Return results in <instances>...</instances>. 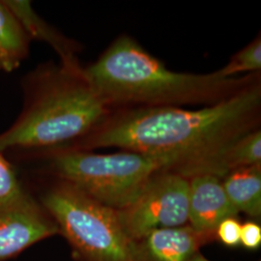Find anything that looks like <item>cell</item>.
I'll return each instance as SVG.
<instances>
[{"instance_id":"6da1fadb","label":"cell","mask_w":261,"mask_h":261,"mask_svg":"<svg viewBox=\"0 0 261 261\" xmlns=\"http://www.w3.org/2000/svg\"><path fill=\"white\" fill-rule=\"evenodd\" d=\"M260 101V88L249 85L199 110L141 108L103 123L81 146L116 147L159 157L170 171L188 159L252 130Z\"/></svg>"},{"instance_id":"7a4b0ae2","label":"cell","mask_w":261,"mask_h":261,"mask_svg":"<svg viewBox=\"0 0 261 261\" xmlns=\"http://www.w3.org/2000/svg\"><path fill=\"white\" fill-rule=\"evenodd\" d=\"M18 119L0 134V152L38 154L64 147L99 129L109 105L87 82L82 68H38L24 80Z\"/></svg>"},{"instance_id":"3957f363","label":"cell","mask_w":261,"mask_h":261,"mask_svg":"<svg viewBox=\"0 0 261 261\" xmlns=\"http://www.w3.org/2000/svg\"><path fill=\"white\" fill-rule=\"evenodd\" d=\"M84 75L109 106L213 105L249 86L244 79H223L216 72L200 75L170 71L128 36L117 38L96 62L84 69Z\"/></svg>"},{"instance_id":"277c9868","label":"cell","mask_w":261,"mask_h":261,"mask_svg":"<svg viewBox=\"0 0 261 261\" xmlns=\"http://www.w3.org/2000/svg\"><path fill=\"white\" fill-rule=\"evenodd\" d=\"M41 204L82 261H133V240L118 211L59 180L41 197Z\"/></svg>"},{"instance_id":"5b68a950","label":"cell","mask_w":261,"mask_h":261,"mask_svg":"<svg viewBox=\"0 0 261 261\" xmlns=\"http://www.w3.org/2000/svg\"><path fill=\"white\" fill-rule=\"evenodd\" d=\"M50 167L59 180L116 211L130 205L150 179L167 169L163 159L127 150L112 154L61 151L54 155Z\"/></svg>"},{"instance_id":"8992f818","label":"cell","mask_w":261,"mask_h":261,"mask_svg":"<svg viewBox=\"0 0 261 261\" xmlns=\"http://www.w3.org/2000/svg\"><path fill=\"white\" fill-rule=\"evenodd\" d=\"M125 232L138 240L151 231L189 223V179L161 171L150 179L140 196L118 211Z\"/></svg>"},{"instance_id":"52a82bcc","label":"cell","mask_w":261,"mask_h":261,"mask_svg":"<svg viewBox=\"0 0 261 261\" xmlns=\"http://www.w3.org/2000/svg\"><path fill=\"white\" fill-rule=\"evenodd\" d=\"M59 233L45 208L28 193L0 207V261L8 260L29 247Z\"/></svg>"},{"instance_id":"ba28073f","label":"cell","mask_w":261,"mask_h":261,"mask_svg":"<svg viewBox=\"0 0 261 261\" xmlns=\"http://www.w3.org/2000/svg\"><path fill=\"white\" fill-rule=\"evenodd\" d=\"M260 163V130H252L188 159L170 171L187 179L196 175H212L221 179L237 168Z\"/></svg>"},{"instance_id":"9c48e42d","label":"cell","mask_w":261,"mask_h":261,"mask_svg":"<svg viewBox=\"0 0 261 261\" xmlns=\"http://www.w3.org/2000/svg\"><path fill=\"white\" fill-rule=\"evenodd\" d=\"M237 214L220 178L212 175L189 178V223L196 232L209 238L224 220Z\"/></svg>"},{"instance_id":"30bf717a","label":"cell","mask_w":261,"mask_h":261,"mask_svg":"<svg viewBox=\"0 0 261 261\" xmlns=\"http://www.w3.org/2000/svg\"><path fill=\"white\" fill-rule=\"evenodd\" d=\"M206 238L190 224L157 229L133 241V261H190Z\"/></svg>"},{"instance_id":"8fae6325","label":"cell","mask_w":261,"mask_h":261,"mask_svg":"<svg viewBox=\"0 0 261 261\" xmlns=\"http://www.w3.org/2000/svg\"><path fill=\"white\" fill-rule=\"evenodd\" d=\"M10 9L16 15L24 28L28 37L45 41L56 49L62 59V65L67 68H81L75 59V48L70 40L58 33L49 27L44 19H41L31 8L28 1H5Z\"/></svg>"},{"instance_id":"7c38bea8","label":"cell","mask_w":261,"mask_h":261,"mask_svg":"<svg viewBox=\"0 0 261 261\" xmlns=\"http://www.w3.org/2000/svg\"><path fill=\"white\" fill-rule=\"evenodd\" d=\"M223 186L238 213L260 217L261 165L235 169L224 177Z\"/></svg>"},{"instance_id":"4fadbf2b","label":"cell","mask_w":261,"mask_h":261,"mask_svg":"<svg viewBox=\"0 0 261 261\" xmlns=\"http://www.w3.org/2000/svg\"><path fill=\"white\" fill-rule=\"evenodd\" d=\"M29 42L24 28L5 1H0V71L12 72L27 58Z\"/></svg>"},{"instance_id":"5bb4252c","label":"cell","mask_w":261,"mask_h":261,"mask_svg":"<svg viewBox=\"0 0 261 261\" xmlns=\"http://www.w3.org/2000/svg\"><path fill=\"white\" fill-rule=\"evenodd\" d=\"M260 69L261 41L258 36L251 44L238 51L224 68L216 73L223 79H230L241 73L257 72Z\"/></svg>"},{"instance_id":"9a60e30c","label":"cell","mask_w":261,"mask_h":261,"mask_svg":"<svg viewBox=\"0 0 261 261\" xmlns=\"http://www.w3.org/2000/svg\"><path fill=\"white\" fill-rule=\"evenodd\" d=\"M27 193L15 167L0 152V207L19 199Z\"/></svg>"},{"instance_id":"2e32d148","label":"cell","mask_w":261,"mask_h":261,"mask_svg":"<svg viewBox=\"0 0 261 261\" xmlns=\"http://www.w3.org/2000/svg\"><path fill=\"white\" fill-rule=\"evenodd\" d=\"M241 226L242 224L235 218H227L218 225L216 232L225 246L237 247L241 244Z\"/></svg>"},{"instance_id":"e0dca14e","label":"cell","mask_w":261,"mask_h":261,"mask_svg":"<svg viewBox=\"0 0 261 261\" xmlns=\"http://www.w3.org/2000/svg\"><path fill=\"white\" fill-rule=\"evenodd\" d=\"M240 243L249 250H256L261 245V227L255 223L248 222L241 226Z\"/></svg>"},{"instance_id":"ac0fdd59","label":"cell","mask_w":261,"mask_h":261,"mask_svg":"<svg viewBox=\"0 0 261 261\" xmlns=\"http://www.w3.org/2000/svg\"><path fill=\"white\" fill-rule=\"evenodd\" d=\"M190 261H209L206 259L205 257H203L202 255H200V254H197L196 253V255L191 259Z\"/></svg>"}]
</instances>
